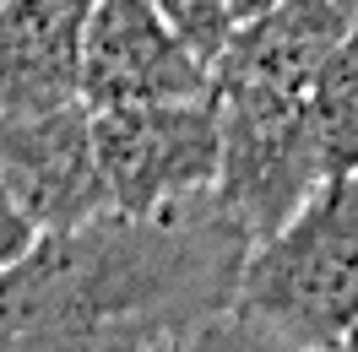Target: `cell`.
I'll use <instances>...</instances> for the list:
<instances>
[{
  "label": "cell",
  "mask_w": 358,
  "mask_h": 352,
  "mask_svg": "<svg viewBox=\"0 0 358 352\" xmlns=\"http://www.w3.org/2000/svg\"><path fill=\"white\" fill-rule=\"evenodd\" d=\"M250 233L212 200L92 212L0 265V347H206Z\"/></svg>",
  "instance_id": "cell-1"
},
{
  "label": "cell",
  "mask_w": 358,
  "mask_h": 352,
  "mask_svg": "<svg viewBox=\"0 0 358 352\" xmlns=\"http://www.w3.org/2000/svg\"><path fill=\"white\" fill-rule=\"evenodd\" d=\"M358 314V168L320 179L310 200L245 249L239 282L206 347L336 352Z\"/></svg>",
  "instance_id": "cell-2"
},
{
  "label": "cell",
  "mask_w": 358,
  "mask_h": 352,
  "mask_svg": "<svg viewBox=\"0 0 358 352\" xmlns=\"http://www.w3.org/2000/svg\"><path fill=\"white\" fill-rule=\"evenodd\" d=\"M92 114V163L114 212H163L196 200L217 179V103L157 98Z\"/></svg>",
  "instance_id": "cell-3"
},
{
  "label": "cell",
  "mask_w": 358,
  "mask_h": 352,
  "mask_svg": "<svg viewBox=\"0 0 358 352\" xmlns=\"http://www.w3.org/2000/svg\"><path fill=\"white\" fill-rule=\"evenodd\" d=\"M212 71L174 38V27L147 0H92L82 22L76 98L87 109L157 103V98H206Z\"/></svg>",
  "instance_id": "cell-4"
},
{
  "label": "cell",
  "mask_w": 358,
  "mask_h": 352,
  "mask_svg": "<svg viewBox=\"0 0 358 352\" xmlns=\"http://www.w3.org/2000/svg\"><path fill=\"white\" fill-rule=\"evenodd\" d=\"M353 6L342 0H271L245 22L212 60L217 103H304L320 60L348 33Z\"/></svg>",
  "instance_id": "cell-5"
},
{
  "label": "cell",
  "mask_w": 358,
  "mask_h": 352,
  "mask_svg": "<svg viewBox=\"0 0 358 352\" xmlns=\"http://www.w3.org/2000/svg\"><path fill=\"white\" fill-rule=\"evenodd\" d=\"M0 184L33 217L38 233L103 212L87 103L71 98L55 109L0 114Z\"/></svg>",
  "instance_id": "cell-6"
},
{
  "label": "cell",
  "mask_w": 358,
  "mask_h": 352,
  "mask_svg": "<svg viewBox=\"0 0 358 352\" xmlns=\"http://www.w3.org/2000/svg\"><path fill=\"white\" fill-rule=\"evenodd\" d=\"M87 6L92 0H0V114L76 98Z\"/></svg>",
  "instance_id": "cell-7"
},
{
  "label": "cell",
  "mask_w": 358,
  "mask_h": 352,
  "mask_svg": "<svg viewBox=\"0 0 358 352\" xmlns=\"http://www.w3.org/2000/svg\"><path fill=\"white\" fill-rule=\"evenodd\" d=\"M304 109H310L315 152H320V179L353 174L358 168V11L348 33L331 44V54L320 60Z\"/></svg>",
  "instance_id": "cell-8"
},
{
  "label": "cell",
  "mask_w": 358,
  "mask_h": 352,
  "mask_svg": "<svg viewBox=\"0 0 358 352\" xmlns=\"http://www.w3.org/2000/svg\"><path fill=\"white\" fill-rule=\"evenodd\" d=\"M147 6L174 27L179 44H185L206 71H212L217 49H223L228 33H234V11H228V0H147Z\"/></svg>",
  "instance_id": "cell-9"
},
{
  "label": "cell",
  "mask_w": 358,
  "mask_h": 352,
  "mask_svg": "<svg viewBox=\"0 0 358 352\" xmlns=\"http://www.w3.org/2000/svg\"><path fill=\"white\" fill-rule=\"evenodd\" d=\"M38 239V228H33V217H27L22 206L11 200V190L0 184V265H11L17 255H22L27 244Z\"/></svg>",
  "instance_id": "cell-10"
},
{
  "label": "cell",
  "mask_w": 358,
  "mask_h": 352,
  "mask_svg": "<svg viewBox=\"0 0 358 352\" xmlns=\"http://www.w3.org/2000/svg\"><path fill=\"white\" fill-rule=\"evenodd\" d=\"M271 0H228V11H234V22H245V17H255V11H266Z\"/></svg>",
  "instance_id": "cell-11"
},
{
  "label": "cell",
  "mask_w": 358,
  "mask_h": 352,
  "mask_svg": "<svg viewBox=\"0 0 358 352\" xmlns=\"http://www.w3.org/2000/svg\"><path fill=\"white\" fill-rule=\"evenodd\" d=\"M342 347H348V352H358V314H353V325H348V336H342Z\"/></svg>",
  "instance_id": "cell-12"
},
{
  "label": "cell",
  "mask_w": 358,
  "mask_h": 352,
  "mask_svg": "<svg viewBox=\"0 0 358 352\" xmlns=\"http://www.w3.org/2000/svg\"><path fill=\"white\" fill-rule=\"evenodd\" d=\"M342 6H353V11H358V0H342Z\"/></svg>",
  "instance_id": "cell-13"
}]
</instances>
